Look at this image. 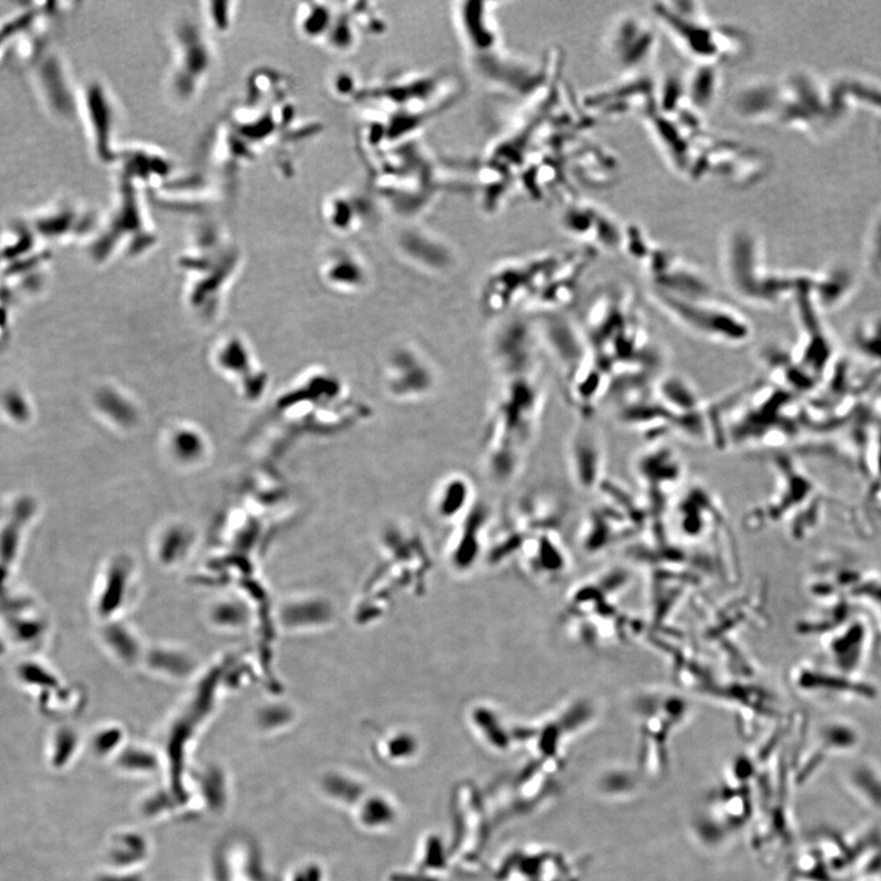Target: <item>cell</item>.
Segmentation results:
<instances>
[{
  "label": "cell",
  "instance_id": "3957f363",
  "mask_svg": "<svg viewBox=\"0 0 881 881\" xmlns=\"http://www.w3.org/2000/svg\"><path fill=\"white\" fill-rule=\"evenodd\" d=\"M633 576L623 567L603 571L574 594L573 615L579 620V637L589 648L626 645L645 636L648 625L633 617L622 599L632 588Z\"/></svg>",
  "mask_w": 881,
  "mask_h": 881
},
{
  "label": "cell",
  "instance_id": "7c38bea8",
  "mask_svg": "<svg viewBox=\"0 0 881 881\" xmlns=\"http://www.w3.org/2000/svg\"><path fill=\"white\" fill-rule=\"evenodd\" d=\"M335 14L333 4H302L295 16L296 28L308 41L323 44L331 32Z\"/></svg>",
  "mask_w": 881,
  "mask_h": 881
},
{
  "label": "cell",
  "instance_id": "9c48e42d",
  "mask_svg": "<svg viewBox=\"0 0 881 881\" xmlns=\"http://www.w3.org/2000/svg\"><path fill=\"white\" fill-rule=\"evenodd\" d=\"M322 265L323 279L333 290L355 294L369 289L370 271L358 255L344 249L334 250Z\"/></svg>",
  "mask_w": 881,
  "mask_h": 881
},
{
  "label": "cell",
  "instance_id": "8992f818",
  "mask_svg": "<svg viewBox=\"0 0 881 881\" xmlns=\"http://www.w3.org/2000/svg\"><path fill=\"white\" fill-rule=\"evenodd\" d=\"M562 264L558 256L552 255L502 264L485 283L481 308L488 315L499 316L514 306H528L546 289Z\"/></svg>",
  "mask_w": 881,
  "mask_h": 881
},
{
  "label": "cell",
  "instance_id": "30bf717a",
  "mask_svg": "<svg viewBox=\"0 0 881 881\" xmlns=\"http://www.w3.org/2000/svg\"><path fill=\"white\" fill-rule=\"evenodd\" d=\"M602 444L596 433L579 429L571 440L570 467L580 488L591 490L602 473Z\"/></svg>",
  "mask_w": 881,
  "mask_h": 881
},
{
  "label": "cell",
  "instance_id": "277c9868",
  "mask_svg": "<svg viewBox=\"0 0 881 881\" xmlns=\"http://www.w3.org/2000/svg\"><path fill=\"white\" fill-rule=\"evenodd\" d=\"M633 711L639 734L636 772L643 780H663L671 767L672 738L689 717L688 701L673 692L649 690L636 697Z\"/></svg>",
  "mask_w": 881,
  "mask_h": 881
},
{
  "label": "cell",
  "instance_id": "5bb4252c",
  "mask_svg": "<svg viewBox=\"0 0 881 881\" xmlns=\"http://www.w3.org/2000/svg\"><path fill=\"white\" fill-rule=\"evenodd\" d=\"M637 779H639L637 772L636 774H627V772L621 771L612 772V774L602 779L601 788L612 796L629 794V792L635 790V786H632V784H636Z\"/></svg>",
  "mask_w": 881,
  "mask_h": 881
},
{
  "label": "cell",
  "instance_id": "6da1fadb",
  "mask_svg": "<svg viewBox=\"0 0 881 881\" xmlns=\"http://www.w3.org/2000/svg\"><path fill=\"white\" fill-rule=\"evenodd\" d=\"M539 370L502 376L485 433L484 460L498 481L521 469L538 428L543 404Z\"/></svg>",
  "mask_w": 881,
  "mask_h": 881
},
{
  "label": "cell",
  "instance_id": "7a4b0ae2",
  "mask_svg": "<svg viewBox=\"0 0 881 881\" xmlns=\"http://www.w3.org/2000/svg\"><path fill=\"white\" fill-rule=\"evenodd\" d=\"M758 764L741 754L725 767L692 818L693 834L701 846L721 849L749 833L758 808Z\"/></svg>",
  "mask_w": 881,
  "mask_h": 881
},
{
  "label": "cell",
  "instance_id": "ba28073f",
  "mask_svg": "<svg viewBox=\"0 0 881 881\" xmlns=\"http://www.w3.org/2000/svg\"><path fill=\"white\" fill-rule=\"evenodd\" d=\"M381 376L386 393L401 403L429 399L439 383L437 366L411 343L393 346L384 356Z\"/></svg>",
  "mask_w": 881,
  "mask_h": 881
},
{
  "label": "cell",
  "instance_id": "5b68a950",
  "mask_svg": "<svg viewBox=\"0 0 881 881\" xmlns=\"http://www.w3.org/2000/svg\"><path fill=\"white\" fill-rule=\"evenodd\" d=\"M652 299L660 309L683 328L702 339L722 344H744L750 337L749 322L726 303L707 295L682 296L652 291Z\"/></svg>",
  "mask_w": 881,
  "mask_h": 881
},
{
  "label": "cell",
  "instance_id": "4fadbf2b",
  "mask_svg": "<svg viewBox=\"0 0 881 881\" xmlns=\"http://www.w3.org/2000/svg\"><path fill=\"white\" fill-rule=\"evenodd\" d=\"M470 493V485L463 475H452L445 479L440 489L438 509L443 516H453L460 512Z\"/></svg>",
  "mask_w": 881,
  "mask_h": 881
},
{
  "label": "cell",
  "instance_id": "52a82bcc",
  "mask_svg": "<svg viewBox=\"0 0 881 881\" xmlns=\"http://www.w3.org/2000/svg\"><path fill=\"white\" fill-rule=\"evenodd\" d=\"M175 29L170 88L175 101L187 103L203 90L216 54L199 26L186 23Z\"/></svg>",
  "mask_w": 881,
  "mask_h": 881
},
{
  "label": "cell",
  "instance_id": "9a60e30c",
  "mask_svg": "<svg viewBox=\"0 0 881 881\" xmlns=\"http://www.w3.org/2000/svg\"><path fill=\"white\" fill-rule=\"evenodd\" d=\"M234 3H222V9H217L216 12L210 4V7L205 10L206 19L209 20L210 26L216 28L217 32H227V28H230L233 22L232 19L234 17V12L233 9H231Z\"/></svg>",
  "mask_w": 881,
  "mask_h": 881
},
{
  "label": "cell",
  "instance_id": "8fae6325",
  "mask_svg": "<svg viewBox=\"0 0 881 881\" xmlns=\"http://www.w3.org/2000/svg\"><path fill=\"white\" fill-rule=\"evenodd\" d=\"M355 195L334 194L322 205L325 221L332 230L344 234L359 231L364 227V210Z\"/></svg>",
  "mask_w": 881,
  "mask_h": 881
}]
</instances>
